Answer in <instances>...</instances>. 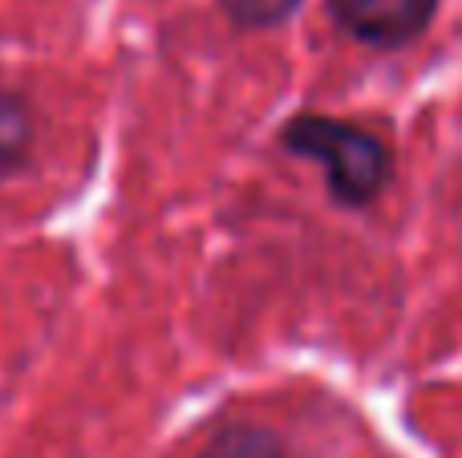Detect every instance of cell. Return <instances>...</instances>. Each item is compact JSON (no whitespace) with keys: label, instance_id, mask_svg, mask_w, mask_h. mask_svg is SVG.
Returning a JSON list of instances; mask_svg holds the SVG:
<instances>
[{"label":"cell","instance_id":"1","mask_svg":"<svg viewBox=\"0 0 462 458\" xmlns=\"http://www.w3.org/2000/svg\"><path fill=\"white\" fill-rule=\"evenodd\" d=\"M284 142L296 154H309L328 170V187L341 203H369L390 175V154L374 134L337 118H296L288 122Z\"/></svg>","mask_w":462,"mask_h":458},{"label":"cell","instance_id":"2","mask_svg":"<svg viewBox=\"0 0 462 458\" xmlns=\"http://www.w3.org/2000/svg\"><path fill=\"white\" fill-rule=\"evenodd\" d=\"M439 0H333V13L357 41L406 45L430 24Z\"/></svg>","mask_w":462,"mask_h":458},{"label":"cell","instance_id":"3","mask_svg":"<svg viewBox=\"0 0 462 458\" xmlns=\"http://www.w3.org/2000/svg\"><path fill=\"white\" fill-rule=\"evenodd\" d=\"M32 142V114L29 102L13 89H0V179L13 175L24 162Z\"/></svg>","mask_w":462,"mask_h":458},{"label":"cell","instance_id":"4","mask_svg":"<svg viewBox=\"0 0 462 458\" xmlns=\"http://www.w3.org/2000/svg\"><path fill=\"white\" fill-rule=\"evenodd\" d=\"M199 458H288L280 438L263 426H227L208 443Z\"/></svg>","mask_w":462,"mask_h":458},{"label":"cell","instance_id":"5","mask_svg":"<svg viewBox=\"0 0 462 458\" xmlns=\"http://www.w3.org/2000/svg\"><path fill=\"white\" fill-rule=\"evenodd\" d=\"M300 0H224V8L239 24H276L284 21Z\"/></svg>","mask_w":462,"mask_h":458}]
</instances>
